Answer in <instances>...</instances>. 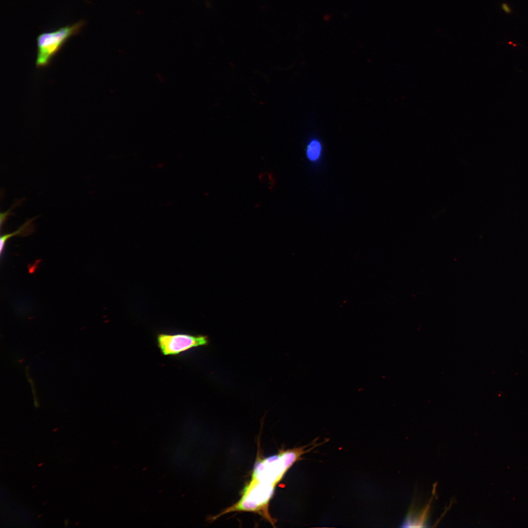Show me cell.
Returning a JSON list of instances; mask_svg holds the SVG:
<instances>
[{"label":"cell","mask_w":528,"mask_h":528,"mask_svg":"<svg viewBox=\"0 0 528 528\" xmlns=\"http://www.w3.org/2000/svg\"><path fill=\"white\" fill-rule=\"evenodd\" d=\"M317 440L304 446L281 450L276 455L258 460L250 479L276 486L293 464L302 460L303 455L325 442H318Z\"/></svg>","instance_id":"1"},{"label":"cell","mask_w":528,"mask_h":528,"mask_svg":"<svg viewBox=\"0 0 528 528\" xmlns=\"http://www.w3.org/2000/svg\"><path fill=\"white\" fill-rule=\"evenodd\" d=\"M85 24L79 21L72 24L62 26L53 31L43 32L36 38L37 55L36 66L44 68L48 66L53 57L59 52L68 40L78 34Z\"/></svg>","instance_id":"2"},{"label":"cell","mask_w":528,"mask_h":528,"mask_svg":"<svg viewBox=\"0 0 528 528\" xmlns=\"http://www.w3.org/2000/svg\"><path fill=\"white\" fill-rule=\"evenodd\" d=\"M158 346L165 355H176L194 347L208 343L206 336L187 334H160L157 336Z\"/></svg>","instance_id":"3"},{"label":"cell","mask_w":528,"mask_h":528,"mask_svg":"<svg viewBox=\"0 0 528 528\" xmlns=\"http://www.w3.org/2000/svg\"><path fill=\"white\" fill-rule=\"evenodd\" d=\"M429 506H427L422 510H415L412 508L408 513L406 518L401 524L402 527H425L427 524V518L429 510Z\"/></svg>","instance_id":"4"},{"label":"cell","mask_w":528,"mask_h":528,"mask_svg":"<svg viewBox=\"0 0 528 528\" xmlns=\"http://www.w3.org/2000/svg\"><path fill=\"white\" fill-rule=\"evenodd\" d=\"M34 218L31 219H28L23 224L21 227L19 228L18 230L15 232L4 234L0 237V255L2 254V251L4 248L5 243L8 239L14 236H20L25 237L32 234L35 230V227L33 223V221L34 220Z\"/></svg>","instance_id":"5"},{"label":"cell","mask_w":528,"mask_h":528,"mask_svg":"<svg viewBox=\"0 0 528 528\" xmlns=\"http://www.w3.org/2000/svg\"><path fill=\"white\" fill-rule=\"evenodd\" d=\"M322 146L320 142L316 139L310 141L307 148V156L312 161L317 160L321 156Z\"/></svg>","instance_id":"6"},{"label":"cell","mask_w":528,"mask_h":528,"mask_svg":"<svg viewBox=\"0 0 528 528\" xmlns=\"http://www.w3.org/2000/svg\"><path fill=\"white\" fill-rule=\"evenodd\" d=\"M502 9L507 14H510L512 12V10L509 5L506 3H503L501 4Z\"/></svg>","instance_id":"7"},{"label":"cell","mask_w":528,"mask_h":528,"mask_svg":"<svg viewBox=\"0 0 528 528\" xmlns=\"http://www.w3.org/2000/svg\"><path fill=\"white\" fill-rule=\"evenodd\" d=\"M65 524L66 526L67 525V524H68V520H65Z\"/></svg>","instance_id":"8"},{"label":"cell","mask_w":528,"mask_h":528,"mask_svg":"<svg viewBox=\"0 0 528 528\" xmlns=\"http://www.w3.org/2000/svg\"><path fill=\"white\" fill-rule=\"evenodd\" d=\"M43 464H44V463H41V464H39L38 465V466H42L41 465H43Z\"/></svg>","instance_id":"9"}]
</instances>
